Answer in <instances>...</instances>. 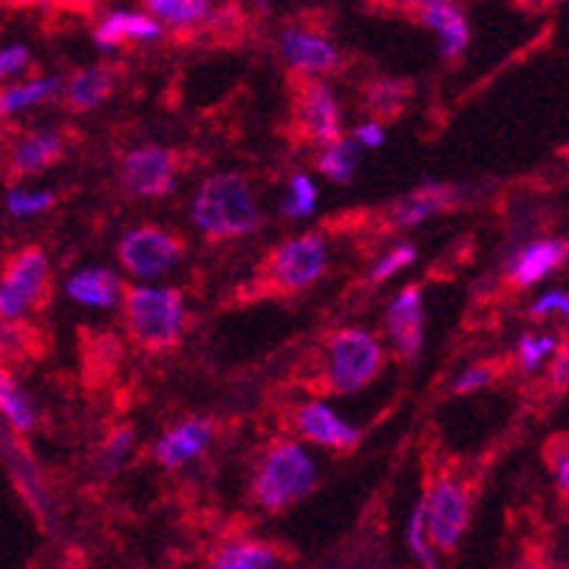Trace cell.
Returning a JSON list of instances; mask_svg holds the SVG:
<instances>
[{"label": "cell", "mask_w": 569, "mask_h": 569, "mask_svg": "<svg viewBox=\"0 0 569 569\" xmlns=\"http://www.w3.org/2000/svg\"><path fill=\"white\" fill-rule=\"evenodd\" d=\"M193 219L210 238L247 236L261 224L250 188L238 173H221L207 179L193 204Z\"/></svg>", "instance_id": "cell-1"}, {"label": "cell", "mask_w": 569, "mask_h": 569, "mask_svg": "<svg viewBox=\"0 0 569 569\" xmlns=\"http://www.w3.org/2000/svg\"><path fill=\"white\" fill-rule=\"evenodd\" d=\"M315 485H318V470L312 457L298 445H278L258 470L256 496L269 510H281L307 496Z\"/></svg>", "instance_id": "cell-2"}, {"label": "cell", "mask_w": 569, "mask_h": 569, "mask_svg": "<svg viewBox=\"0 0 569 569\" xmlns=\"http://www.w3.org/2000/svg\"><path fill=\"white\" fill-rule=\"evenodd\" d=\"M128 320L139 343L164 349L179 340L184 326V303L173 289H131Z\"/></svg>", "instance_id": "cell-3"}, {"label": "cell", "mask_w": 569, "mask_h": 569, "mask_svg": "<svg viewBox=\"0 0 569 569\" xmlns=\"http://www.w3.org/2000/svg\"><path fill=\"white\" fill-rule=\"evenodd\" d=\"M329 360H332V371H329L332 388L340 395H351L375 380L382 363V351L380 343L363 329H343L329 343Z\"/></svg>", "instance_id": "cell-4"}, {"label": "cell", "mask_w": 569, "mask_h": 569, "mask_svg": "<svg viewBox=\"0 0 569 569\" xmlns=\"http://www.w3.org/2000/svg\"><path fill=\"white\" fill-rule=\"evenodd\" d=\"M49 278V258L43 250H23L3 272L0 281V318L14 323L40 295Z\"/></svg>", "instance_id": "cell-5"}, {"label": "cell", "mask_w": 569, "mask_h": 569, "mask_svg": "<svg viewBox=\"0 0 569 569\" xmlns=\"http://www.w3.org/2000/svg\"><path fill=\"white\" fill-rule=\"evenodd\" d=\"M119 258L139 278H159L168 269H173L182 258V244L173 236L153 227H142L122 238L119 244Z\"/></svg>", "instance_id": "cell-6"}, {"label": "cell", "mask_w": 569, "mask_h": 569, "mask_svg": "<svg viewBox=\"0 0 569 569\" xmlns=\"http://www.w3.org/2000/svg\"><path fill=\"white\" fill-rule=\"evenodd\" d=\"M122 188L133 196H164L176 188V159L168 148H139L122 162Z\"/></svg>", "instance_id": "cell-7"}, {"label": "cell", "mask_w": 569, "mask_h": 569, "mask_svg": "<svg viewBox=\"0 0 569 569\" xmlns=\"http://www.w3.org/2000/svg\"><path fill=\"white\" fill-rule=\"evenodd\" d=\"M326 244L320 236H301L276 252L272 272L283 289H307L323 276Z\"/></svg>", "instance_id": "cell-8"}, {"label": "cell", "mask_w": 569, "mask_h": 569, "mask_svg": "<svg viewBox=\"0 0 569 569\" xmlns=\"http://www.w3.org/2000/svg\"><path fill=\"white\" fill-rule=\"evenodd\" d=\"M468 525V496L459 485L442 482L426 501V530L433 545L451 550Z\"/></svg>", "instance_id": "cell-9"}, {"label": "cell", "mask_w": 569, "mask_h": 569, "mask_svg": "<svg viewBox=\"0 0 569 569\" xmlns=\"http://www.w3.org/2000/svg\"><path fill=\"white\" fill-rule=\"evenodd\" d=\"M422 323H426L422 292H419V287H406L388 309V332L408 360L422 349Z\"/></svg>", "instance_id": "cell-10"}, {"label": "cell", "mask_w": 569, "mask_h": 569, "mask_svg": "<svg viewBox=\"0 0 569 569\" xmlns=\"http://www.w3.org/2000/svg\"><path fill=\"white\" fill-rule=\"evenodd\" d=\"M213 437V428L204 419H188L179 428H173L170 433H164L157 442V459L164 468H179V465L190 462L193 457H199Z\"/></svg>", "instance_id": "cell-11"}, {"label": "cell", "mask_w": 569, "mask_h": 569, "mask_svg": "<svg viewBox=\"0 0 569 569\" xmlns=\"http://www.w3.org/2000/svg\"><path fill=\"white\" fill-rule=\"evenodd\" d=\"M301 122L309 137L320 142H338L340 139V111L338 100L326 86L312 82L301 100Z\"/></svg>", "instance_id": "cell-12"}, {"label": "cell", "mask_w": 569, "mask_h": 569, "mask_svg": "<svg viewBox=\"0 0 569 569\" xmlns=\"http://www.w3.org/2000/svg\"><path fill=\"white\" fill-rule=\"evenodd\" d=\"M281 51L287 57V63L292 69L301 71H329L338 66V49L326 40L315 38L307 32H283L281 38Z\"/></svg>", "instance_id": "cell-13"}, {"label": "cell", "mask_w": 569, "mask_h": 569, "mask_svg": "<svg viewBox=\"0 0 569 569\" xmlns=\"http://www.w3.org/2000/svg\"><path fill=\"white\" fill-rule=\"evenodd\" d=\"M301 431L309 439H315V442L332 445V448H355L357 439H360V433L346 419H340L332 408L323 406V402H312V406L303 408Z\"/></svg>", "instance_id": "cell-14"}, {"label": "cell", "mask_w": 569, "mask_h": 569, "mask_svg": "<svg viewBox=\"0 0 569 569\" xmlns=\"http://www.w3.org/2000/svg\"><path fill=\"white\" fill-rule=\"evenodd\" d=\"M453 204V193L448 188H439V184H422L419 190L408 193L406 199H400L391 210V219L400 227H417L426 219H431L433 213H442Z\"/></svg>", "instance_id": "cell-15"}, {"label": "cell", "mask_w": 569, "mask_h": 569, "mask_svg": "<svg viewBox=\"0 0 569 569\" xmlns=\"http://www.w3.org/2000/svg\"><path fill=\"white\" fill-rule=\"evenodd\" d=\"M563 256H567V244L563 241H538V244L527 247L513 263V281L519 287L541 281L545 276H550L552 269L561 267Z\"/></svg>", "instance_id": "cell-16"}, {"label": "cell", "mask_w": 569, "mask_h": 569, "mask_svg": "<svg viewBox=\"0 0 569 569\" xmlns=\"http://www.w3.org/2000/svg\"><path fill=\"white\" fill-rule=\"evenodd\" d=\"M66 292L74 301L86 303V307H113L119 301V287L117 276L108 269H82L80 276H74L66 287Z\"/></svg>", "instance_id": "cell-17"}, {"label": "cell", "mask_w": 569, "mask_h": 569, "mask_svg": "<svg viewBox=\"0 0 569 569\" xmlns=\"http://www.w3.org/2000/svg\"><path fill=\"white\" fill-rule=\"evenodd\" d=\"M422 18L431 29L442 34V46H439L442 57H457L459 51H465V46H468V23H465L462 12L457 7H451V3H428Z\"/></svg>", "instance_id": "cell-18"}, {"label": "cell", "mask_w": 569, "mask_h": 569, "mask_svg": "<svg viewBox=\"0 0 569 569\" xmlns=\"http://www.w3.org/2000/svg\"><path fill=\"white\" fill-rule=\"evenodd\" d=\"M0 417L18 431H29L34 426L32 397L26 395V388L7 369H0Z\"/></svg>", "instance_id": "cell-19"}, {"label": "cell", "mask_w": 569, "mask_h": 569, "mask_svg": "<svg viewBox=\"0 0 569 569\" xmlns=\"http://www.w3.org/2000/svg\"><path fill=\"white\" fill-rule=\"evenodd\" d=\"M60 151H63V144L54 133H32V137L20 139V144L14 148L12 164L18 173H34V170H43L51 162H57Z\"/></svg>", "instance_id": "cell-20"}, {"label": "cell", "mask_w": 569, "mask_h": 569, "mask_svg": "<svg viewBox=\"0 0 569 569\" xmlns=\"http://www.w3.org/2000/svg\"><path fill=\"white\" fill-rule=\"evenodd\" d=\"M60 86H63V82L57 80V77H46V80L7 88V91L0 94V117H12V113H20L26 111V108L49 100V97H54L57 91H60Z\"/></svg>", "instance_id": "cell-21"}, {"label": "cell", "mask_w": 569, "mask_h": 569, "mask_svg": "<svg viewBox=\"0 0 569 569\" xmlns=\"http://www.w3.org/2000/svg\"><path fill=\"white\" fill-rule=\"evenodd\" d=\"M113 77L108 69H86L71 80L69 86V100L77 108H94L111 94Z\"/></svg>", "instance_id": "cell-22"}, {"label": "cell", "mask_w": 569, "mask_h": 569, "mask_svg": "<svg viewBox=\"0 0 569 569\" xmlns=\"http://www.w3.org/2000/svg\"><path fill=\"white\" fill-rule=\"evenodd\" d=\"M224 569H276V552L258 545L227 547L219 558Z\"/></svg>", "instance_id": "cell-23"}, {"label": "cell", "mask_w": 569, "mask_h": 569, "mask_svg": "<svg viewBox=\"0 0 569 569\" xmlns=\"http://www.w3.org/2000/svg\"><path fill=\"white\" fill-rule=\"evenodd\" d=\"M355 168H357V148L351 142H346V139H338V142H335L332 148L320 157V170H323L329 179H335V182H349Z\"/></svg>", "instance_id": "cell-24"}, {"label": "cell", "mask_w": 569, "mask_h": 569, "mask_svg": "<svg viewBox=\"0 0 569 569\" xmlns=\"http://www.w3.org/2000/svg\"><path fill=\"white\" fill-rule=\"evenodd\" d=\"M153 14L170 20V23H196L199 18H204V12L210 9L207 0H151L148 3Z\"/></svg>", "instance_id": "cell-25"}, {"label": "cell", "mask_w": 569, "mask_h": 569, "mask_svg": "<svg viewBox=\"0 0 569 569\" xmlns=\"http://www.w3.org/2000/svg\"><path fill=\"white\" fill-rule=\"evenodd\" d=\"M408 545H411L413 556L419 558V563L426 569H439L433 561V552L426 541V501H419L417 510L411 516V525H408Z\"/></svg>", "instance_id": "cell-26"}, {"label": "cell", "mask_w": 569, "mask_h": 569, "mask_svg": "<svg viewBox=\"0 0 569 569\" xmlns=\"http://www.w3.org/2000/svg\"><path fill=\"white\" fill-rule=\"evenodd\" d=\"M315 199H318V190L309 182L307 176H295L292 179V196L283 201V213L287 216H309L315 210Z\"/></svg>", "instance_id": "cell-27"}, {"label": "cell", "mask_w": 569, "mask_h": 569, "mask_svg": "<svg viewBox=\"0 0 569 569\" xmlns=\"http://www.w3.org/2000/svg\"><path fill=\"white\" fill-rule=\"evenodd\" d=\"M54 196L49 190L43 193H29V190H9L7 196V207L12 216H34V213H43L46 207H51Z\"/></svg>", "instance_id": "cell-28"}, {"label": "cell", "mask_w": 569, "mask_h": 569, "mask_svg": "<svg viewBox=\"0 0 569 569\" xmlns=\"http://www.w3.org/2000/svg\"><path fill=\"white\" fill-rule=\"evenodd\" d=\"M133 445V428H122V431L113 433V439L108 442V448L102 451V468L108 470H117L122 465V459L128 457Z\"/></svg>", "instance_id": "cell-29"}, {"label": "cell", "mask_w": 569, "mask_h": 569, "mask_svg": "<svg viewBox=\"0 0 569 569\" xmlns=\"http://www.w3.org/2000/svg\"><path fill=\"white\" fill-rule=\"evenodd\" d=\"M413 258H417V250H413V247H408V244L400 247V250H395L391 256H386L380 263H377L375 272H371V278H375V281H382V278L395 276L397 269L413 263Z\"/></svg>", "instance_id": "cell-30"}, {"label": "cell", "mask_w": 569, "mask_h": 569, "mask_svg": "<svg viewBox=\"0 0 569 569\" xmlns=\"http://www.w3.org/2000/svg\"><path fill=\"white\" fill-rule=\"evenodd\" d=\"M521 360H525V369L532 371L552 349H556V340L552 338H525L521 340Z\"/></svg>", "instance_id": "cell-31"}, {"label": "cell", "mask_w": 569, "mask_h": 569, "mask_svg": "<svg viewBox=\"0 0 569 569\" xmlns=\"http://www.w3.org/2000/svg\"><path fill=\"white\" fill-rule=\"evenodd\" d=\"M126 38V12H117L97 29V46L100 49H113L119 40Z\"/></svg>", "instance_id": "cell-32"}, {"label": "cell", "mask_w": 569, "mask_h": 569, "mask_svg": "<svg viewBox=\"0 0 569 569\" xmlns=\"http://www.w3.org/2000/svg\"><path fill=\"white\" fill-rule=\"evenodd\" d=\"M29 66V49L26 46H9L0 51V80L20 74Z\"/></svg>", "instance_id": "cell-33"}, {"label": "cell", "mask_w": 569, "mask_h": 569, "mask_svg": "<svg viewBox=\"0 0 569 569\" xmlns=\"http://www.w3.org/2000/svg\"><path fill=\"white\" fill-rule=\"evenodd\" d=\"M159 23L151 18H142V14L126 12V34L128 38H159Z\"/></svg>", "instance_id": "cell-34"}, {"label": "cell", "mask_w": 569, "mask_h": 569, "mask_svg": "<svg viewBox=\"0 0 569 569\" xmlns=\"http://www.w3.org/2000/svg\"><path fill=\"white\" fill-rule=\"evenodd\" d=\"M490 377H493V375H490V369H485V366H479V369H470V371H465L462 377H459V382L453 386V391H457V395H465V391H476V388L488 386Z\"/></svg>", "instance_id": "cell-35"}, {"label": "cell", "mask_w": 569, "mask_h": 569, "mask_svg": "<svg viewBox=\"0 0 569 569\" xmlns=\"http://www.w3.org/2000/svg\"><path fill=\"white\" fill-rule=\"evenodd\" d=\"M547 312H561V315H567V312H569V298H567V292H550V295H545V298H541V301H538L536 307H532V315H547Z\"/></svg>", "instance_id": "cell-36"}, {"label": "cell", "mask_w": 569, "mask_h": 569, "mask_svg": "<svg viewBox=\"0 0 569 569\" xmlns=\"http://www.w3.org/2000/svg\"><path fill=\"white\" fill-rule=\"evenodd\" d=\"M0 349L3 351L23 349V329L14 323H0Z\"/></svg>", "instance_id": "cell-37"}, {"label": "cell", "mask_w": 569, "mask_h": 569, "mask_svg": "<svg viewBox=\"0 0 569 569\" xmlns=\"http://www.w3.org/2000/svg\"><path fill=\"white\" fill-rule=\"evenodd\" d=\"M357 139H360V142H363V144H369V148H377V144H382L386 133H382L380 126L369 122V126L357 128Z\"/></svg>", "instance_id": "cell-38"}, {"label": "cell", "mask_w": 569, "mask_h": 569, "mask_svg": "<svg viewBox=\"0 0 569 569\" xmlns=\"http://www.w3.org/2000/svg\"><path fill=\"white\" fill-rule=\"evenodd\" d=\"M371 100L380 102V106H395L397 102V86L395 82H380V86H375V91H371Z\"/></svg>", "instance_id": "cell-39"}, {"label": "cell", "mask_w": 569, "mask_h": 569, "mask_svg": "<svg viewBox=\"0 0 569 569\" xmlns=\"http://www.w3.org/2000/svg\"><path fill=\"white\" fill-rule=\"evenodd\" d=\"M567 369H569V360H567V355H561L558 357V366L552 369V380H556L561 388L567 386Z\"/></svg>", "instance_id": "cell-40"}, {"label": "cell", "mask_w": 569, "mask_h": 569, "mask_svg": "<svg viewBox=\"0 0 569 569\" xmlns=\"http://www.w3.org/2000/svg\"><path fill=\"white\" fill-rule=\"evenodd\" d=\"M558 488H561V490L569 488V459H567V453H561V459H558Z\"/></svg>", "instance_id": "cell-41"}, {"label": "cell", "mask_w": 569, "mask_h": 569, "mask_svg": "<svg viewBox=\"0 0 569 569\" xmlns=\"http://www.w3.org/2000/svg\"><path fill=\"white\" fill-rule=\"evenodd\" d=\"M213 569H224V567H213Z\"/></svg>", "instance_id": "cell-42"}]
</instances>
